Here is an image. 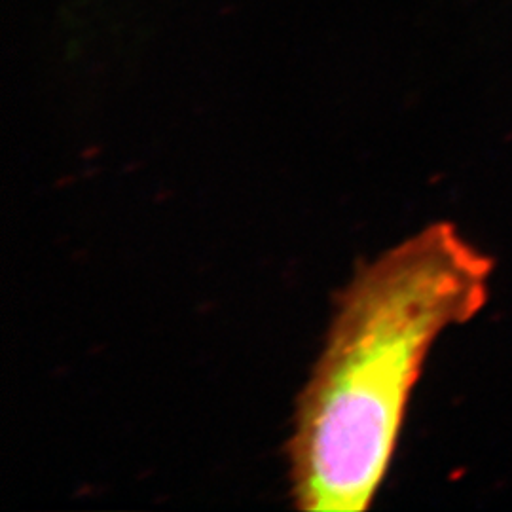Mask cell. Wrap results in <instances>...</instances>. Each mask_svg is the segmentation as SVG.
Masks as SVG:
<instances>
[{"label":"cell","mask_w":512,"mask_h":512,"mask_svg":"<svg viewBox=\"0 0 512 512\" xmlns=\"http://www.w3.org/2000/svg\"><path fill=\"white\" fill-rule=\"evenodd\" d=\"M492 274L452 222L423 226L353 274L296 403L287 456L298 509L370 507L429 351L484 310Z\"/></svg>","instance_id":"6da1fadb"}]
</instances>
